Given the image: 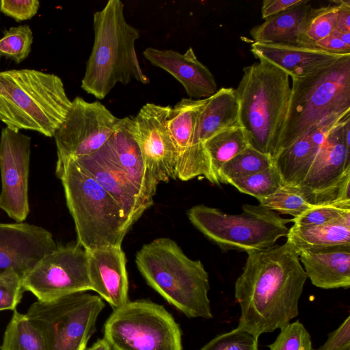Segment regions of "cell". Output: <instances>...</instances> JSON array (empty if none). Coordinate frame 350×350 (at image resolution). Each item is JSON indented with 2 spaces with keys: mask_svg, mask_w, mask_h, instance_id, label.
I'll use <instances>...</instances> for the list:
<instances>
[{
  "mask_svg": "<svg viewBox=\"0 0 350 350\" xmlns=\"http://www.w3.org/2000/svg\"><path fill=\"white\" fill-rule=\"evenodd\" d=\"M32 43L33 33L28 25L11 27L0 38V57H5L18 64L28 57Z\"/></svg>",
  "mask_w": 350,
  "mask_h": 350,
  "instance_id": "34",
  "label": "cell"
},
{
  "mask_svg": "<svg viewBox=\"0 0 350 350\" xmlns=\"http://www.w3.org/2000/svg\"><path fill=\"white\" fill-rule=\"evenodd\" d=\"M93 28L94 44L81 85L84 91L103 99L118 83L149 82L135 51L139 30L126 21L120 0H109L94 12Z\"/></svg>",
  "mask_w": 350,
  "mask_h": 350,
  "instance_id": "2",
  "label": "cell"
},
{
  "mask_svg": "<svg viewBox=\"0 0 350 350\" xmlns=\"http://www.w3.org/2000/svg\"><path fill=\"white\" fill-rule=\"evenodd\" d=\"M1 350H46L42 336L25 314L16 309L4 332Z\"/></svg>",
  "mask_w": 350,
  "mask_h": 350,
  "instance_id": "29",
  "label": "cell"
},
{
  "mask_svg": "<svg viewBox=\"0 0 350 350\" xmlns=\"http://www.w3.org/2000/svg\"><path fill=\"white\" fill-rule=\"evenodd\" d=\"M22 284L42 301L92 291L87 250L77 243L57 246L24 276Z\"/></svg>",
  "mask_w": 350,
  "mask_h": 350,
  "instance_id": "12",
  "label": "cell"
},
{
  "mask_svg": "<svg viewBox=\"0 0 350 350\" xmlns=\"http://www.w3.org/2000/svg\"><path fill=\"white\" fill-rule=\"evenodd\" d=\"M286 238V242L297 252L307 249L350 245V216L322 225L294 224L288 229Z\"/></svg>",
  "mask_w": 350,
  "mask_h": 350,
  "instance_id": "25",
  "label": "cell"
},
{
  "mask_svg": "<svg viewBox=\"0 0 350 350\" xmlns=\"http://www.w3.org/2000/svg\"><path fill=\"white\" fill-rule=\"evenodd\" d=\"M104 307L100 296L79 292L38 300L25 314L41 334L46 350H85Z\"/></svg>",
  "mask_w": 350,
  "mask_h": 350,
  "instance_id": "9",
  "label": "cell"
},
{
  "mask_svg": "<svg viewBox=\"0 0 350 350\" xmlns=\"http://www.w3.org/2000/svg\"><path fill=\"white\" fill-rule=\"evenodd\" d=\"M22 278L13 271L0 273V311L15 310L23 293Z\"/></svg>",
  "mask_w": 350,
  "mask_h": 350,
  "instance_id": "38",
  "label": "cell"
},
{
  "mask_svg": "<svg viewBox=\"0 0 350 350\" xmlns=\"http://www.w3.org/2000/svg\"><path fill=\"white\" fill-rule=\"evenodd\" d=\"M280 329L275 341L269 345V350H312L310 335L299 321Z\"/></svg>",
  "mask_w": 350,
  "mask_h": 350,
  "instance_id": "37",
  "label": "cell"
},
{
  "mask_svg": "<svg viewBox=\"0 0 350 350\" xmlns=\"http://www.w3.org/2000/svg\"><path fill=\"white\" fill-rule=\"evenodd\" d=\"M239 111L235 89L222 88L218 90L208 98L198 116L191 145L204 144L215 134L239 125Z\"/></svg>",
  "mask_w": 350,
  "mask_h": 350,
  "instance_id": "24",
  "label": "cell"
},
{
  "mask_svg": "<svg viewBox=\"0 0 350 350\" xmlns=\"http://www.w3.org/2000/svg\"><path fill=\"white\" fill-rule=\"evenodd\" d=\"M75 160L116 201L133 224L153 204L100 148L91 155Z\"/></svg>",
  "mask_w": 350,
  "mask_h": 350,
  "instance_id": "17",
  "label": "cell"
},
{
  "mask_svg": "<svg viewBox=\"0 0 350 350\" xmlns=\"http://www.w3.org/2000/svg\"><path fill=\"white\" fill-rule=\"evenodd\" d=\"M203 144L209 161L211 183L217 185H221L217 174L221 166L250 146L244 130L240 125L215 134Z\"/></svg>",
  "mask_w": 350,
  "mask_h": 350,
  "instance_id": "28",
  "label": "cell"
},
{
  "mask_svg": "<svg viewBox=\"0 0 350 350\" xmlns=\"http://www.w3.org/2000/svg\"><path fill=\"white\" fill-rule=\"evenodd\" d=\"M311 8L305 3L265 19L250 35L255 42L297 44L301 25Z\"/></svg>",
  "mask_w": 350,
  "mask_h": 350,
  "instance_id": "26",
  "label": "cell"
},
{
  "mask_svg": "<svg viewBox=\"0 0 350 350\" xmlns=\"http://www.w3.org/2000/svg\"><path fill=\"white\" fill-rule=\"evenodd\" d=\"M330 2L338 7L336 29L342 33H350V1L338 0L330 1Z\"/></svg>",
  "mask_w": 350,
  "mask_h": 350,
  "instance_id": "43",
  "label": "cell"
},
{
  "mask_svg": "<svg viewBox=\"0 0 350 350\" xmlns=\"http://www.w3.org/2000/svg\"><path fill=\"white\" fill-rule=\"evenodd\" d=\"M31 138L5 127L0 138V208L18 222L29 212L28 179Z\"/></svg>",
  "mask_w": 350,
  "mask_h": 350,
  "instance_id": "14",
  "label": "cell"
},
{
  "mask_svg": "<svg viewBox=\"0 0 350 350\" xmlns=\"http://www.w3.org/2000/svg\"><path fill=\"white\" fill-rule=\"evenodd\" d=\"M310 48L335 55H350V33H342L335 29L329 35L317 42Z\"/></svg>",
  "mask_w": 350,
  "mask_h": 350,
  "instance_id": "40",
  "label": "cell"
},
{
  "mask_svg": "<svg viewBox=\"0 0 350 350\" xmlns=\"http://www.w3.org/2000/svg\"><path fill=\"white\" fill-rule=\"evenodd\" d=\"M207 100L183 98L170 109L167 128L177 152V161L191 145L198 116Z\"/></svg>",
  "mask_w": 350,
  "mask_h": 350,
  "instance_id": "27",
  "label": "cell"
},
{
  "mask_svg": "<svg viewBox=\"0 0 350 350\" xmlns=\"http://www.w3.org/2000/svg\"><path fill=\"white\" fill-rule=\"evenodd\" d=\"M350 216V200L314 205L301 215L291 219L299 225H322Z\"/></svg>",
  "mask_w": 350,
  "mask_h": 350,
  "instance_id": "35",
  "label": "cell"
},
{
  "mask_svg": "<svg viewBox=\"0 0 350 350\" xmlns=\"http://www.w3.org/2000/svg\"><path fill=\"white\" fill-rule=\"evenodd\" d=\"M228 184L241 193L254 196L258 200L270 196L284 185L274 163L265 170L232 180Z\"/></svg>",
  "mask_w": 350,
  "mask_h": 350,
  "instance_id": "32",
  "label": "cell"
},
{
  "mask_svg": "<svg viewBox=\"0 0 350 350\" xmlns=\"http://www.w3.org/2000/svg\"><path fill=\"white\" fill-rule=\"evenodd\" d=\"M87 350H111L109 342L104 338L98 339L90 348Z\"/></svg>",
  "mask_w": 350,
  "mask_h": 350,
  "instance_id": "44",
  "label": "cell"
},
{
  "mask_svg": "<svg viewBox=\"0 0 350 350\" xmlns=\"http://www.w3.org/2000/svg\"><path fill=\"white\" fill-rule=\"evenodd\" d=\"M120 119L99 101L75 97L53 136L57 161L76 159L96 152L113 133Z\"/></svg>",
  "mask_w": 350,
  "mask_h": 350,
  "instance_id": "13",
  "label": "cell"
},
{
  "mask_svg": "<svg viewBox=\"0 0 350 350\" xmlns=\"http://www.w3.org/2000/svg\"><path fill=\"white\" fill-rule=\"evenodd\" d=\"M146 282L168 303L190 318H213L208 274L200 260L187 257L169 238L145 244L135 256Z\"/></svg>",
  "mask_w": 350,
  "mask_h": 350,
  "instance_id": "5",
  "label": "cell"
},
{
  "mask_svg": "<svg viewBox=\"0 0 350 350\" xmlns=\"http://www.w3.org/2000/svg\"><path fill=\"white\" fill-rule=\"evenodd\" d=\"M258 202L272 211L290 215L293 218L301 215L314 206L306 201L296 187L286 185Z\"/></svg>",
  "mask_w": 350,
  "mask_h": 350,
  "instance_id": "33",
  "label": "cell"
},
{
  "mask_svg": "<svg viewBox=\"0 0 350 350\" xmlns=\"http://www.w3.org/2000/svg\"><path fill=\"white\" fill-rule=\"evenodd\" d=\"M234 284L241 308L238 327L259 336L296 317L307 275L299 253L288 242L247 253Z\"/></svg>",
  "mask_w": 350,
  "mask_h": 350,
  "instance_id": "1",
  "label": "cell"
},
{
  "mask_svg": "<svg viewBox=\"0 0 350 350\" xmlns=\"http://www.w3.org/2000/svg\"><path fill=\"white\" fill-rule=\"evenodd\" d=\"M241 214H228L204 204L187 211L191 224L223 250L247 253L271 247L286 237L291 219L258 205L243 204Z\"/></svg>",
  "mask_w": 350,
  "mask_h": 350,
  "instance_id": "8",
  "label": "cell"
},
{
  "mask_svg": "<svg viewBox=\"0 0 350 350\" xmlns=\"http://www.w3.org/2000/svg\"><path fill=\"white\" fill-rule=\"evenodd\" d=\"M40 8L37 0H1L0 11L17 22L34 16Z\"/></svg>",
  "mask_w": 350,
  "mask_h": 350,
  "instance_id": "39",
  "label": "cell"
},
{
  "mask_svg": "<svg viewBox=\"0 0 350 350\" xmlns=\"http://www.w3.org/2000/svg\"><path fill=\"white\" fill-rule=\"evenodd\" d=\"M349 113L326 118L275 156L273 163L284 185L297 187L301 183L327 135Z\"/></svg>",
  "mask_w": 350,
  "mask_h": 350,
  "instance_id": "21",
  "label": "cell"
},
{
  "mask_svg": "<svg viewBox=\"0 0 350 350\" xmlns=\"http://www.w3.org/2000/svg\"><path fill=\"white\" fill-rule=\"evenodd\" d=\"M143 55L152 65L169 72L178 81L190 98H209L218 90L213 75L198 60L191 47L184 53L172 49L148 47Z\"/></svg>",
  "mask_w": 350,
  "mask_h": 350,
  "instance_id": "19",
  "label": "cell"
},
{
  "mask_svg": "<svg viewBox=\"0 0 350 350\" xmlns=\"http://www.w3.org/2000/svg\"><path fill=\"white\" fill-rule=\"evenodd\" d=\"M273 165L270 155L248 146L221 166L217 174L218 180L220 184H228L232 180L265 170Z\"/></svg>",
  "mask_w": 350,
  "mask_h": 350,
  "instance_id": "31",
  "label": "cell"
},
{
  "mask_svg": "<svg viewBox=\"0 0 350 350\" xmlns=\"http://www.w3.org/2000/svg\"><path fill=\"white\" fill-rule=\"evenodd\" d=\"M327 135L309 171L296 188L310 204L350 200V118Z\"/></svg>",
  "mask_w": 350,
  "mask_h": 350,
  "instance_id": "11",
  "label": "cell"
},
{
  "mask_svg": "<svg viewBox=\"0 0 350 350\" xmlns=\"http://www.w3.org/2000/svg\"><path fill=\"white\" fill-rule=\"evenodd\" d=\"M308 2L309 0H264L261 8L262 18L265 20Z\"/></svg>",
  "mask_w": 350,
  "mask_h": 350,
  "instance_id": "42",
  "label": "cell"
},
{
  "mask_svg": "<svg viewBox=\"0 0 350 350\" xmlns=\"http://www.w3.org/2000/svg\"><path fill=\"white\" fill-rule=\"evenodd\" d=\"M170 107L148 103L134 117L141 151L158 184L177 178L178 154L167 122Z\"/></svg>",
  "mask_w": 350,
  "mask_h": 350,
  "instance_id": "15",
  "label": "cell"
},
{
  "mask_svg": "<svg viewBox=\"0 0 350 350\" xmlns=\"http://www.w3.org/2000/svg\"><path fill=\"white\" fill-rule=\"evenodd\" d=\"M103 338L111 350H183L173 317L148 300L129 301L113 310L104 325Z\"/></svg>",
  "mask_w": 350,
  "mask_h": 350,
  "instance_id": "10",
  "label": "cell"
},
{
  "mask_svg": "<svg viewBox=\"0 0 350 350\" xmlns=\"http://www.w3.org/2000/svg\"><path fill=\"white\" fill-rule=\"evenodd\" d=\"M292 81L275 157L326 118L350 113V55Z\"/></svg>",
  "mask_w": 350,
  "mask_h": 350,
  "instance_id": "7",
  "label": "cell"
},
{
  "mask_svg": "<svg viewBox=\"0 0 350 350\" xmlns=\"http://www.w3.org/2000/svg\"><path fill=\"white\" fill-rule=\"evenodd\" d=\"M71 103L57 75L33 69L0 71V120L13 131L53 137Z\"/></svg>",
  "mask_w": 350,
  "mask_h": 350,
  "instance_id": "3",
  "label": "cell"
},
{
  "mask_svg": "<svg viewBox=\"0 0 350 350\" xmlns=\"http://www.w3.org/2000/svg\"><path fill=\"white\" fill-rule=\"evenodd\" d=\"M338 5L310 8L300 27L297 44L310 47L336 29Z\"/></svg>",
  "mask_w": 350,
  "mask_h": 350,
  "instance_id": "30",
  "label": "cell"
},
{
  "mask_svg": "<svg viewBox=\"0 0 350 350\" xmlns=\"http://www.w3.org/2000/svg\"><path fill=\"white\" fill-rule=\"evenodd\" d=\"M316 350H350V317L330 332L325 343Z\"/></svg>",
  "mask_w": 350,
  "mask_h": 350,
  "instance_id": "41",
  "label": "cell"
},
{
  "mask_svg": "<svg viewBox=\"0 0 350 350\" xmlns=\"http://www.w3.org/2000/svg\"><path fill=\"white\" fill-rule=\"evenodd\" d=\"M243 71L235 89L239 125L249 146L273 159L288 109L290 77L264 60L243 68Z\"/></svg>",
  "mask_w": 350,
  "mask_h": 350,
  "instance_id": "6",
  "label": "cell"
},
{
  "mask_svg": "<svg viewBox=\"0 0 350 350\" xmlns=\"http://www.w3.org/2000/svg\"><path fill=\"white\" fill-rule=\"evenodd\" d=\"M102 148L129 180L145 196L153 200L159 184L147 168L138 142L135 118H120Z\"/></svg>",
  "mask_w": 350,
  "mask_h": 350,
  "instance_id": "18",
  "label": "cell"
},
{
  "mask_svg": "<svg viewBox=\"0 0 350 350\" xmlns=\"http://www.w3.org/2000/svg\"><path fill=\"white\" fill-rule=\"evenodd\" d=\"M251 52L258 60L280 68L291 79L310 75L344 56L297 44L258 42L251 44Z\"/></svg>",
  "mask_w": 350,
  "mask_h": 350,
  "instance_id": "22",
  "label": "cell"
},
{
  "mask_svg": "<svg viewBox=\"0 0 350 350\" xmlns=\"http://www.w3.org/2000/svg\"><path fill=\"white\" fill-rule=\"evenodd\" d=\"M258 337L239 327L219 334L199 350H258Z\"/></svg>",
  "mask_w": 350,
  "mask_h": 350,
  "instance_id": "36",
  "label": "cell"
},
{
  "mask_svg": "<svg viewBox=\"0 0 350 350\" xmlns=\"http://www.w3.org/2000/svg\"><path fill=\"white\" fill-rule=\"evenodd\" d=\"M299 260L312 284L323 289L350 286V245L299 251Z\"/></svg>",
  "mask_w": 350,
  "mask_h": 350,
  "instance_id": "23",
  "label": "cell"
},
{
  "mask_svg": "<svg viewBox=\"0 0 350 350\" xmlns=\"http://www.w3.org/2000/svg\"><path fill=\"white\" fill-rule=\"evenodd\" d=\"M57 247L52 234L42 227L0 223V273L13 271L23 279Z\"/></svg>",
  "mask_w": 350,
  "mask_h": 350,
  "instance_id": "16",
  "label": "cell"
},
{
  "mask_svg": "<svg viewBox=\"0 0 350 350\" xmlns=\"http://www.w3.org/2000/svg\"><path fill=\"white\" fill-rule=\"evenodd\" d=\"M55 174L75 223L77 243L87 251L121 247L133 224L116 201L75 160L57 161Z\"/></svg>",
  "mask_w": 350,
  "mask_h": 350,
  "instance_id": "4",
  "label": "cell"
},
{
  "mask_svg": "<svg viewBox=\"0 0 350 350\" xmlns=\"http://www.w3.org/2000/svg\"><path fill=\"white\" fill-rule=\"evenodd\" d=\"M88 252V268L92 291L113 310L129 302L126 257L120 246H107Z\"/></svg>",
  "mask_w": 350,
  "mask_h": 350,
  "instance_id": "20",
  "label": "cell"
}]
</instances>
